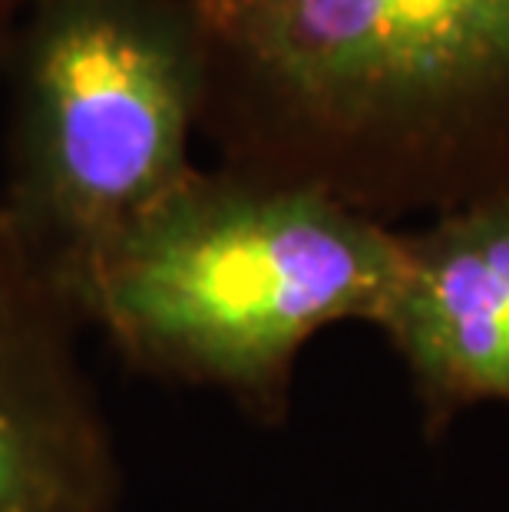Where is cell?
<instances>
[{
    "instance_id": "cell-3",
    "label": "cell",
    "mask_w": 509,
    "mask_h": 512,
    "mask_svg": "<svg viewBox=\"0 0 509 512\" xmlns=\"http://www.w3.org/2000/svg\"><path fill=\"white\" fill-rule=\"evenodd\" d=\"M0 73V209L67 298L199 169L202 47L179 0H34Z\"/></svg>"
},
{
    "instance_id": "cell-4",
    "label": "cell",
    "mask_w": 509,
    "mask_h": 512,
    "mask_svg": "<svg viewBox=\"0 0 509 512\" xmlns=\"http://www.w3.org/2000/svg\"><path fill=\"white\" fill-rule=\"evenodd\" d=\"M86 331L0 209V512L123 509V456Z\"/></svg>"
},
{
    "instance_id": "cell-2",
    "label": "cell",
    "mask_w": 509,
    "mask_h": 512,
    "mask_svg": "<svg viewBox=\"0 0 509 512\" xmlns=\"http://www.w3.org/2000/svg\"><path fill=\"white\" fill-rule=\"evenodd\" d=\"M404 265V228L212 162L103 258L80 314L139 377L281 430L305 347L338 324L377 328Z\"/></svg>"
},
{
    "instance_id": "cell-6",
    "label": "cell",
    "mask_w": 509,
    "mask_h": 512,
    "mask_svg": "<svg viewBox=\"0 0 509 512\" xmlns=\"http://www.w3.org/2000/svg\"><path fill=\"white\" fill-rule=\"evenodd\" d=\"M34 0H0V67L7 60V50L14 43V34L20 27V20L27 17V10Z\"/></svg>"
},
{
    "instance_id": "cell-5",
    "label": "cell",
    "mask_w": 509,
    "mask_h": 512,
    "mask_svg": "<svg viewBox=\"0 0 509 512\" xmlns=\"http://www.w3.org/2000/svg\"><path fill=\"white\" fill-rule=\"evenodd\" d=\"M407 265L377 334L404 367L420 433L509 410V199L404 228Z\"/></svg>"
},
{
    "instance_id": "cell-1",
    "label": "cell",
    "mask_w": 509,
    "mask_h": 512,
    "mask_svg": "<svg viewBox=\"0 0 509 512\" xmlns=\"http://www.w3.org/2000/svg\"><path fill=\"white\" fill-rule=\"evenodd\" d=\"M215 166L391 228L509 199V0H179Z\"/></svg>"
}]
</instances>
